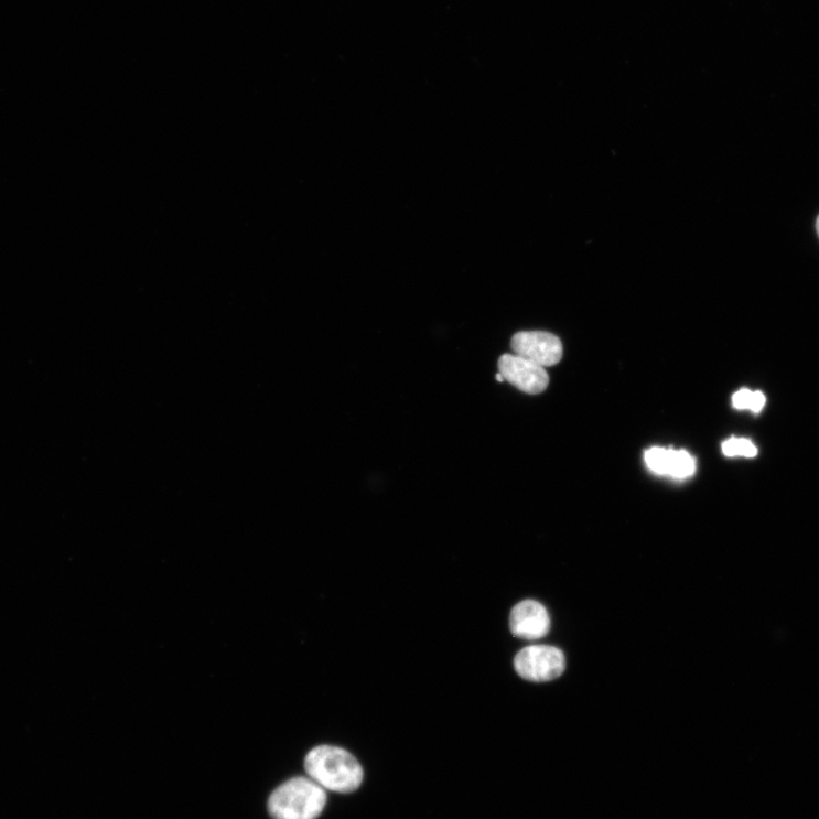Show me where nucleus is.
Segmentation results:
<instances>
[{
    "label": "nucleus",
    "mask_w": 819,
    "mask_h": 819,
    "mask_svg": "<svg viewBox=\"0 0 819 819\" xmlns=\"http://www.w3.org/2000/svg\"><path fill=\"white\" fill-rule=\"evenodd\" d=\"M304 768L308 777L326 791L351 794L360 788L364 769L358 761L334 745H319L306 755Z\"/></svg>",
    "instance_id": "obj_1"
},
{
    "label": "nucleus",
    "mask_w": 819,
    "mask_h": 819,
    "mask_svg": "<svg viewBox=\"0 0 819 819\" xmlns=\"http://www.w3.org/2000/svg\"><path fill=\"white\" fill-rule=\"evenodd\" d=\"M327 791L310 777L283 782L269 797L272 819H316L327 805Z\"/></svg>",
    "instance_id": "obj_2"
},
{
    "label": "nucleus",
    "mask_w": 819,
    "mask_h": 819,
    "mask_svg": "<svg viewBox=\"0 0 819 819\" xmlns=\"http://www.w3.org/2000/svg\"><path fill=\"white\" fill-rule=\"evenodd\" d=\"M514 666L521 679L542 683L553 681L563 673L565 658L563 653L551 646H530L520 650Z\"/></svg>",
    "instance_id": "obj_3"
},
{
    "label": "nucleus",
    "mask_w": 819,
    "mask_h": 819,
    "mask_svg": "<svg viewBox=\"0 0 819 819\" xmlns=\"http://www.w3.org/2000/svg\"><path fill=\"white\" fill-rule=\"evenodd\" d=\"M498 370H500L505 381L530 396L542 394L550 381L543 367L517 354L502 355V358L498 359Z\"/></svg>",
    "instance_id": "obj_4"
},
{
    "label": "nucleus",
    "mask_w": 819,
    "mask_h": 819,
    "mask_svg": "<svg viewBox=\"0 0 819 819\" xmlns=\"http://www.w3.org/2000/svg\"><path fill=\"white\" fill-rule=\"evenodd\" d=\"M515 354L543 368L552 367L562 359V343L546 332H520L511 340Z\"/></svg>",
    "instance_id": "obj_5"
},
{
    "label": "nucleus",
    "mask_w": 819,
    "mask_h": 819,
    "mask_svg": "<svg viewBox=\"0 0 819 819\" xmlns=\"http://www.w3.org/2000/svg\"><path fill=\"white\" fill-rule=\"evenodd\" d=\"M510 631L521 639H540L551 628L550 615L538 601L524 600L515 605L510 614Z\"/></svg>",
    "instance_id": "obj_6"
},
{
    "label": "nucleus",
    "mask_w": 819,
    "mask_h": 819,
    "mask_svg": "<svg viewBox=\"0 0 819 819\" xmlns=\"http://www.w3.org/2000/svg\"><path fill=\"white\" fill-rule=\"evenodd\" d=\"M645 459L648 468L659 475L685 479L696 472V461L685 450L675 451L656 446L646 452Z\"/></svg>",
    "instance_id": "obj_7"
},
{
    "label": "nucleus",
    "mask_w": 819,
    "mask_h": 819,
    "mask_svg": "<svg viewBox=\"0 0 819 819\" xmlns=\"http://www.w3.org/2000/svg\"><path fill=\"white\" fill-rule=\"evenodd\" d=\"M722 449L728 456L754 457L758 453L755 444L745 439H730L723 443Z\"/></svg>",
    "instance_id": "obj_8"
},
{
    "label": "nucleus",
    "mask_w": 819,
    "mask_h": 819,
    "mask_svg": "<svg viewBox=\"0 0 819 819\" xmlns=\"http://www.w3.org/2000/svg\"><path fill=\"white\" fill-rule=\"evenodd\" d=\"M752 397H753V391L751 389H746V388L740 389L733 396L732 401H733L734 408L739 410L750 409Z\"/></svg>",
    "instance_id": "obj_9"
},
{
    "label": "nucleus",
    "mask_w": 819,
    "mask_h": 819,
    "mask_svg": "<svg viewBox=\"0 0 819 819\" xmlns=\"http://www.w3.org/2000/svg\"><path fill=\"white\" fill-rule=\"evenodd\" d=\"M766 403V398L762 391H753V397L750 406V410L754 413H759Z\"/></svg>",
    "instance_id": "obj_10"
},
{
    "label": "nucleus",
    "mask_w": 819,
    "mask_h": 819,
    "mask_svg": "<svg viewBox=\"0 0 819 819\" xmlns=\"http://www.w3.org/2000/svg\"><path fill=\"white\" fill-rule=\"evenodd\" d=\"M495 379L498 382H504L505 381V378H504V376L500 373L496 374Z\"/></svg>",
    "instance_id": "obj_11"
},
{
    "label": "nucleus",
    "mask_w": 819,
    "mask_h": 819,
    "mask_svg": "<svg viewBox=\"0 0 819 819\" xmlns=\"http://www.w3.org/2000/svg\"><path fill=\"white\" fill-rule=\"evenodd\" d=\"M816 229H817V234L819 236V216H818L817 222H816Z\"/></svg>",
    "instance_id": "obj_12"
}]
</instances>
